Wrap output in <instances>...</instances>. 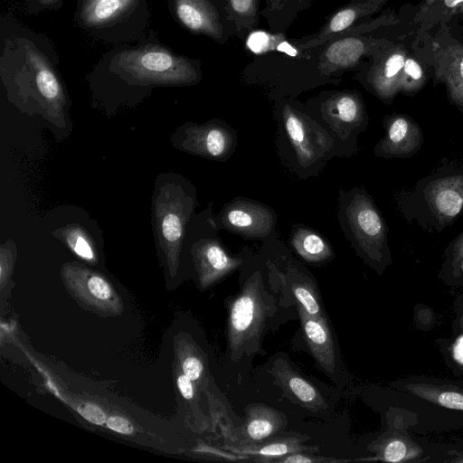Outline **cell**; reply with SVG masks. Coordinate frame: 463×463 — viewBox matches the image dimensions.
<instances>
[{
    "label": "cell",
    "instance_id": "cell-41",
    "mask_svg": "<svg viewBox=\"0 0 463 463\" xmlns=\"http://www.w3.org/2000/svg\"><path fill=\"white\" fill-rule=\"evenodd\" d=\"M462 2L463 0H444V3L448 7H455Z\"/></svg>",
    "mask_w": 463,
    "mask_h": 463
},
{
    "label": "cell",
    "instance_id": "cell-36",
    "mask_svg": "<svg viewBox=\"0 0 463 463\" xmlns=\"http://www.w3.org/2000/svg\"><path fill=\"white\" fill-rule=\"evenodd\" d=\"M453 331L463 335V293L455 302V316L452 324Z\"/></svg>",
    "mask_w": 463,
    "mask_h": 463
},
{
    "label": "cell",
    "instance_id": "cell-26",
    "mask_svg": "<svg viewBox=\"0 0 463 463\" xmlns=\"http://www.w3.org/2000/svg\"><path fill=\"white\" fill-rule=\"evenodd\" d=\"M37 87L46 99H55L59 94V84L55 76L49 71H42L36 77Z\"/></svg>",
    "mask_w": 463,
    "mask_h": 463
},
{
    "label": "cell",
    "instance_id": "cell-21",
    "mask_svg": "<svg viewBox=\"0 0 463 463\" xmlns=\"http://www.w3.org/2000/svg\"><path fill=\"white\" fill-rule=\"evenodd\" d=\"M455 342L439 341V348L449 368L463 377V335Z\"/></svg>",
    "mask_w": 463,
    "mask_h": 463
},
{
    "label": "cell",
    "instance_id": "cell-5",
    "mask_svg": "<svg viewBox=\"0 0 463 463\" xmlns=\"http://www.w3.org/2000/svg\"><path fill=\"white\" fill-rule=\"evenodd\" d=\"M221 227L247 237L269 235L275 223V215L268 206L250 200H233L220 215Z\"/></svg>",
    "mask_w": 463,
    "mask_h": 463
},
{
    "label": "cell",
    "instance_id": "cell-27",
    "mask_svg": "<svg viewBox=\"0 0 463 463\" xmlns=\"http://www.w3.org/2000/svg\"><path fill=\"white\" fill-rule=\"evenodd\" d=\"M172 58L164 52H148L142 57V65L150 71H163L172 65Z\"/></svg>",
    "mask_w": 463,
    "mask_h": 463
},
{
    "label": "cell",
    "instance_id": "cell-40",
    "mask_svg": "<svg viewBox=\"0 0 463 463\" xmlns=\"http://www.w3.org/2000/svg\"><path fill=\"white\" fill-rule=\"evenodd\" d=\"M278 50L280 52H283L290 56H296L297 55V50L293 48L289 43L287 42H283L278 46Z\"/></svg>",
    "mask_w": 463,
    "mask_h": 463
},
{
    "label": "cell",
    "instance_id": "cell-34",
    "mask_svg": "<svg viewBox=\"0 0 463 463\" xmlns=\"http://www.w3.org/2000/svg\"><path fill=\"white\" fill-rule=\"evenodd\" d=\"M119 7V0H100L95 8V14L99 19H106Z\"/></svg>",
    "mask_w": 463,
    "mask_h": 463
},
{
    "label": "cell",
    "instance_id": "cell-14",
    "mask_svg": "<svg viewBox=\"0 0 463 463\" xmlns=\"http://www.w3.org/2000/svg\"><path fill=\"white\" fill-rule=\"evenodd\" d=\"M326 120L338 134L344 135L363 120L362 108L354 97L347 94L335 97L326 106Z\"/></svg>",
    "mask_w": 463,
    "mask_h": 463
},
{
    "label": "cell",
    "instance_id": "cell-29",
    "mask_svg": "<svg viewBox=\"0 0 463 463\" xmlns=\"http://www.w3.org/2000/svg\"><path fill=\"white\" fill-rule=\"evenodd\" d=\"M177 13L182 22L191 29H200L203 24L202 14L192 5L183 4L179 5Z\"/></svg>",
    "mask_w": 463,
    "mask_h": 463
},
{
    "label": "cell",
    "instance_id": "cell-2",
    "mask_svg": "<svg viewBox=\"0 0 463 463\" xmlns=\"http://www.w3.org/2000/svg\"><path fill=\"white\" fill-rule=\"evenodd\" d=\"M61 277L71 294L89 309L111 316L123 311L119 295L102 275L68 263L61 269Z\"/></svg>",
    "mask_w": 463,
    "mask_h": 463
},
{
    "label": "cell",
    "instance_id": "cell-4",
    "mask_svg": "<svg viewBox=\"0 0 463 463\" xmlns=\"http://www.w3.org/2000/svg\"><path fill=\"white\" fill-rule=\"evenodd\" d=\"M283 123L297 158L304 166L313 165L333 147L335 140L314 120L287 106Z\"/></svg>",
    "mask_w": 463,
    "mask_h": 463
},
{
    "label": "cell",
    "instance_id": "cell-35",
    "mask_svg": "<svg viewBox=\"0 0 463 463\" xmlns=\"http://www.w3.org/2000/svg\"><path fill=\"white\" fill-rule=\"evenodd\" d=\"M176 385L181 395L185 400H192L194 397L195 388L194 382L183 373L178 374Z\"/></svg>",
    "mask_w": 463,
    "mask_h": 463
},
{
    "label": "cell",
    "instance_id": "cell-17",
    "mask_svg": "<svg viewBox=\"0 0 463 463\" xmlns=\"http://www.w3.org/2000/svg\"><path fill=\"white\" fill-rule=\"evenodd\" d=\"M419 133L415 126L403 117H397L389 125L381 149L391 155L407 154L417 146Z\"/></svg>",
    "mask_w": 463,
    "mask_h": 463
},
{
    "label": "cell",
    "instance_id": "cell-39",
    "mask_svg": "<svg viewBox=\"0 0 463 463\" xmlns=\"http://www.w3.org/2000/svg\"><path fill=\"white\" fill-rule=\"evenodd\" d=\"M233 9L238 13H246L252 3V0H231Z\"/></svg>",
    "mask_w": 463,
    "mask_h": 463
},
{
    "label": "cell",
    "instance_id": "cell-23",
    "mask_svg": "<svg viewBox=\"0 0 463 463\" xmlns=\"http://www.w3.org/2000/svg\"><path fill=\"white\" fill-rule=\"evenodd\" d=\"M181 369L184 374L197 383L203 377L205 366L199 354L189 347L182 358Z\"/></svg>",
    "mask_w": 463,
    "mask_h": 463
},
{
    "label": "cell",
    "instance_id": "cell-25",
    "mask_svg": "<svg viewBox=\"0 0 463 463\" xmlns=\"http://www.w3.org/2000/svg\"><path fill=\"white\" fill-rule=\"evenodd\" d=\"M76 410L80 415L93 424H106L108 417L105 411L95 403L90 402H80L76 405Z\"/></svg>",
    "mask_w": 463,
    "mask_h": 463
},
{
    "label": "cell",
    "instance_id": "cell-16",
    "mask_svg": "<svg viewBox=\"0 0 463 463\" xmlns=\"http://www.w3.org/2000/svg\"><path fill=\"white\" fill-rule=\"evenodd\" d=\"M291 244L297 253L307 262H324L334 255L327 241L318 233L307 228L296 229L291 236Z\"/></svg>",
    "mask_w": 463,
    "mask_h": 463
},
{
    "label": "cell",
    "instance_id": "cell-10",
    "mask_svg": "<svg viewBox=\"0 0 463 463\" xmlns=\"http://www.w3.org/2000/svg\"><path fill=\"white\" fill-rule=\"evenodd\" d=\"M186 133V147L201 156L222 159L228 157L233 150L234 135L225 126H195L187 129Z\"/></svg>",
    "mask_w": 463,
    "mask_h": 463
},
{
    "label": "cell",
    "instance_id": "cell-11",
    "mask_svg": "<svg viewBox=\"0 0 463 463\" xmlns=\"http://www.w3.org/2000/svg\"><path fill=\"white\" fill-rule=\"evenodd\" d=\"M307 437L299 434L274 436L263 441L242 443L238 446H228V449L240 455L250 456L254 462L271 463L273 459L300 451L317 452V447L304 444Z\"/></svg>",
    "mask_w": 463,
    "mask_h": 463
},
{
    "label": "cell",
    "instance_id": "cell-19",
    "mask_svg": "<svg viewBox=\"0 0 463 463\" xmlns=\"http://www.w3.org/2000/svg\"><path fill=\"white\" fill-rule=\"evenodd\" d=\"M369 449L388 462H402L409 456V446L405 440L395 436H382L369 446Z\"/></svg>",
    "mask_w": 463,
    "mask_h": 463
},
{
    "label": "cell",
    "instance_id": "cell-13",
    "mask_svg": "<svg viewBox=\"0 0 463 463\" xmlns=\"http://www.w3.org/2000/svg\"><path fill=\"white\" fill-rule=\"evenodd\" d=\"M184 203L181 199H175L166 203L157 206V218L163 241L169 250V259L172 266H176L179 248L184 232V225L186 215Z\"/></svg>",
    "mask_w": 463,
    "mask_h": 463
},
{
    "label": "cell",
    "instance_id": "cell-22",
    "mask_svg": "<svg viewBox=\"0 0 463 463\" xmlns=\"http://www.w3.org/2000/svg\"><path fill=\"white\" fill-rule=\"evenodd\" d=\"M65 241L75 254L87 261L94 262L95 254L92 246L81 230L78 228L67 230Z\"/></svg>",
    "mask_w": 463,
    "mask_h": 463
},
{
    "label": "cell",
    "instance_id": "cell-15",
    "mask_svg": "<svg viewBox=\"0 0 463 463\" xmlns=\"http://www.w3.org/2000/svg\"><path fill=\"white\" fill-rule=\"evenodd\" d=\"M283 280L288 286L296 304L314 317H326L316 285L307 276L289 269Z\"/></svg>",
    "mask_w": 463,
    "mask_h": 463
},
{
    "label": "cell",
    "instance_id": "cell-6",
    "mask_svg": "<svg viewBox=\"0 0 463 463\" xmlns=\"http://www.w3.org/2000/svg\"><path fill=\"white\" fill-rule=\"evenodd\" d=\"M392 385L435 406L463 412V383L429 376H411Z\"/></svg>",
    "mask_w": 463,
    "mask_h": 463
},
{
    "label": "cell",
    "instance_id": "cell-42",
    "mask_svg": "<svg viewBox=\"0 0 463 463\" xmlns=\"http://www.w3.org/2000/svg\"><path fill=\"white\" fill-rule=\"evenodd\" d=\"M459 71H460V76H461V78L463 80V59H462V61L460 62Z\"/></svg>",
    "mask_w": 463,
    "mask_h": 463
},
{
    "label": "cell",
    "instance_id": "cell-31",
    "mask_svg": "<svg viewBox=\"0 0 463 463\" xmlns=\"http://www.w3.org/2000/svg\"><path fill=\"white\" fill-rule=\"evenodd\" d=\"M355 13L352 9H345L337 13L330 23V30L338 32L348 27L354 21Z\"/></svg>",
    "mask_w": 463,
    "mask_h": 463
},
{
    "label": "cell",
    "instance_id": "cell-33",
    "mask_svg": "<svg viewBox=\"0 0 463 463\" xmlns=\"http://www.w3.org/2000/svg\"><path fill=\"white\" fill-rule=\"evenodd\" d=\"M405 63L404 57L402 54H393L386 61L384 66V76L392 79L396 76L403 68Z\"/></svg>",
    "mask_w": 463,
    "mask_h": 463
},
{
    "label": "cell",
    "instance_id": "cell-30",
    "mask_svg": "<svg viewBox=\"0 0 463 463\" xmlns=\"http://www.w3.org/2000/svg\"><path fill=\"white\" fill-rule=\"evenodd\" d=\"M106 426L117 433L124 435H131L135 432V428L131 421L119 415H111L108 417Z\"/></svg>",
    "mask_w": 463,
    "mask_h": 463
},
{
    "label": "cell",
    "instance_id": "cell-24",
    "mask_svg": "<svg viewBox=\"0 0 463 463\" xmlns=\"http://www.w3.org/2000/svg\"><path fill=\"white\" fill-rule=\"evenodd\" d=\"M347 460L336 459L335 458H328L325 456H319L315 452L310 451H300L291 453L279 458L272 460L273 463H323V462H343Z\"/></svg>",
    "mask_w": 463,
    "mask_h": 463
},
{
    "label": "cell",
    "instance_id": "cell-18",
    "mask_svg": "<svg viewBox=\"0 0 463 463\" xmlns=\"http://www.w3.org/2000/svg\"><path fill=\"white\" fill-rule=\"evenodd\" d=\"M431 204L437 213L450 219L463 207V190L456 180H447L439 184L431 194Z\"/></svg>",
    "mask_w": 463,
    "mask_h": 463
},
{
    "label": "cell",
    "instance_id": "cell-28",
    "mask_svg": "<svg viewBox=\"0 0 463 463\" xmlns=\"http://www.w3.org/2000/svg\"><path fill=\"white\" fill-rule=\"evenodd\" d=\"M450 269H451L449 272V282L453 285H460L463 287V239H461L456 248L450 264Z\"/></svg>",
    "mask_w": 463,
    "mask_h": 463
},
{
    "label": "cell",
    "instance_id": "cell-1",
    "mask_svg": "<svg viewBox=\"0 0 463 463\" xmlns=\"http://www.w3.org/2000/svg\"><path fill=\"white\" fill-rule=\"evenodd\" d=\"M274 309V300L257 271L247 279L229 307L227 347L233 361L258 351L266 322Z\"/></svg>",
    "mask_w": 463,
    "mask_h": 463
},
{
    "label": "cell",
    "instance_id": "cell-9",
    "mask_svg": "<svg viewBox=\"0 0 463 463\" xmlns=\"http://www.w3.org/2000/svg\"><path fill=\"white\" fill-rule=\"evenodd\" d=\"M199 284L207 288L242 263L241 259L229 255L221 244L213 240H203L194 249Z\"/></svg>",
    "mask_w": 463,
    "mask_h": 463
},
{
    "label": "cell",
    "instance_id": "cell-37",
    "mask_svg": "<svg viewBox=\"0 0 463 463\" xmlns=\"http://www.w3.org/2000/svg\"><path fill=\"white\" fill-rule=\"evenodd\" d=\"M12 264V259L11 254L8 250H5L4 248L1 250V264H0V277H1V285L4 287L10 270H11V265Z\"/></svg>",
    "mask_w": 463,
    "mask_h": 463
},
{
    "label": "cell",
    "instance_id": "cell-12",
    "mask_svg": "<svg viewBox=\"0 0 463 463\" xmlns=\"http://www.w3.org/2000/svg\"><path fill=\"white\" fill-rule=\"evenodd\" d=\"M245 411L242 443H255L272 438L287 424V419L281 411L266 404H250Z\"/></svg>",
    "mask_w": 463,
    "mask_h": 463
},
{
    "label": "cell",
    "instance_id": "cell-32",
    "mask_svg": "<svg viewBox=\"0 0 463 463\" xmlns=\"http://www.w3.org/2000/svg\"><path fill=\"white\" fill-rule=\"evenodd\" d=\"M269 37L263 32H255L248 39V47L255 53H260L267 50Z\"/></svg>",
    "mask_w": 463,
    "mask_h": 463
},
{
    "label": "cell",
    "instance_id": "cell-38",
    "mask_svg": "<svg viewBox=\"0 0 463 463\" xmlns=\"http://www.w3.org/2000/svg\"><path fill=\"white\" fill-rule=\"evenodd\" d=\"M404 72L413 80H420L422 76V70L418 62L412 59L405 61Z\"/></svg>",
    "mask_w": 463,
    "mask_h": 463
},
{
    "label": "cell",
    "instance_id": "cell-20",
    "mask_svg": "<svg viewBox=\"0 0 463 463\" xmlns=\"http://www.w3.org/2000/svg\"><path fill=\"white\" fill-rule=\"evenodd\" d=\"M363 45L355 39H345L335 43L327 51L328 60L337 65L353 63L361 54Z\"/></svg>",
    "mask_w": 463,
    "mask_h": 463
},
{
    "label": "cell",
    "instance_id": "cell-7",
    "mask_svg": "<svg viewBox=\"0 0 463 463\" xmlns=\"http://www.w3.org/2000/svg\"><path fill=\"white\" fill-rule=\"evenodd\" d=\"M303 335L315 361L328 377L336 381L338 359L326 317H314L296 304Z\"/></svg>",
    "mask_w": 463,
    "mask_h": 463
},
{
    "label": "cell",
    "instance_id": "cell-8",
    "mask_svg": "<svg viewBox=\"0 0 463 463\" xmlns=\"http://www.w3.org/2000/svg\"><path fill=\"white\" fill-rule=\"evenodd\" d=\"M270 373L284 395L292 402L312 411L319 412L327 409L328 404L320 392L306 378L292 368L284 358H277Z\"/></svg>",
    "mask_w": 463,
    "mask_h": 463
},
{
    "label": "cell",
    "instance_id": "cell-3",
    "mask_svg": "<svg viewBox=\"0 0 463 463\" xmlns=\"http://www.w3.org/2000/svg\"><path fill=\"white\" fill-rule=\"evenodd\" d=\"M345 219L353 241L369 260L380 263L385 229L371 200L364 194L355 192L345 208Z\"/></svg>",
    "mask_w": 463,
    "mask_h": 463
}]
</instances>
